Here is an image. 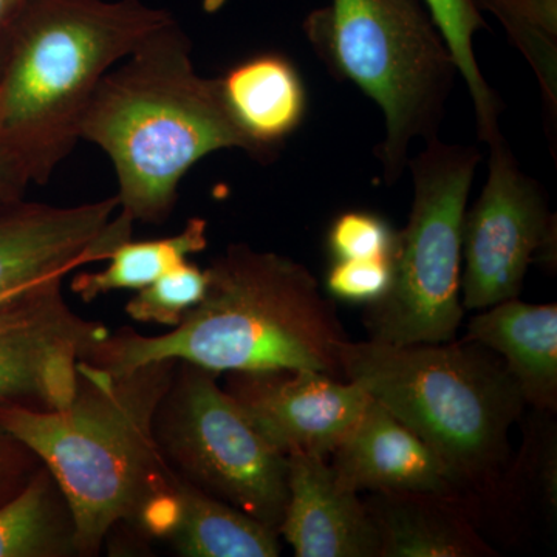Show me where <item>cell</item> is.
I'll return each mask as SVG.
<instances>
[{
  "instance_id": "18",
  "label": "cell",
  "mask_w": 557,
  "mask_h": 557,
  "mask_svg": "<svg viewBox=\"0 0 557 557\" xmlns=\"http://www.w3.org/2000/svg\"><path fill=\"white\" fill-rule=\"evenodd\" d=\"M178 516L168 541L186 557H277L278 533L178 474Z\"/></svg>"
},
{
  "instance_id": "11",
  "label": "cell",
  "mask_w": 557,
  "mask_h": 557,
  "mask_svg": "<svg viewBox=\"0 0 557 557\" xmlns=\"http://www.w3.org/2000/svg\"><path fill=\"white\" fill-rule=\"evenodd\" d=\"M119 209L116 196L78 207L0 197V293L108 260L134 226Z\"/></svg>"
},
{
  "instance_id": "6",
  "label": "cell",
  "mask_w": 557,
  "mask_h": 557,
  "mask_svg": "<svg viewBox=\"0 0 557 557\" xmlns=\"http://www.w3.org/2000/svg\"><path fill=\"white\" fill-rule=\"evenodd\" d=\"M302 28L329 72L383 112L379 157L384 182L394 185L413 139L438 137L458 73L423 0H330Z\"/></svg>"
},
{
  "instance_id": "27",
  "label": "cell",
  "mask_w": 557,
  "mask_h": 557,
  "mask_svg": "<svg viewBox=\"0 0 557 557\" xmlns=\"http://www.w3.org/2000/svg\"><path fill=\"white\" fill-rule=\"evenodd\" d=\"M35 0H0V61L25 11Z\"/></svg>"
},
{
  "instance_id": "22",
  "label": "cell",
  "mask_w": 557,
  "mask_h": 557,
  "mask_svg": "<svg viewBox=\"0 0 557 557\" xmlns=\"http://www.w3.org/2000/svg\"><path fill=\"white\" fill-rule=\"evenodd\" d=\"M446 46L456 61L458 75L467 83L474 104L479 138L486 145L504 137L498 126L500 102L480 72L474 53V36L486 24L474 0H423Z\"/></svg>"
},
{
  "instance_id": "9",
  "label": "cell",
  "mask_w": 557,
  "mask_h": 557,
  "mask_svg": "<svg viewBox=\"0 0 557 557\" xmlns=\"http://www.w3.org/2000/svg\"><path fill=\"white\" fill-rule=\"evenodd\" d=\"M487 146L486 183L465 214L461 234L465 310L518 298L531 263L556 265V219L544 189L520 170L504 137Z\"/></svg>"
},
{
  "instance_id": "17",
  "label": "cell",
  "mask_w": 557,
  "mask_h": 557,
  "mask_svg": "<svg viewBox=\"0 0 557 557\" xmlns=\"http://www.w3.org/2000/svg\"><path fill=\"white\" fill-rule=\"evenodd\" d=\"M380 557H490L496 549L460 505L428 494L370 493Z\"/></svg>"
},
{
  "instance_id": "10",
  "label": "cell",
  "mask_w": 557,
  "mask_h": 557,
  "mask_svg": "<svg viewBox=\"0 0 557 557\" xmlns=\"http://www.w3.org/2000/svg\"><path fill=\"white\" fill-rule=\"evenodd\" d=\"M64 276L47 278L0 310V403L36 398L44 409L70 405L78 362L109 332L73 313L62 298Z\"/></svg>"
},
{
  "instance_id": "21",
  "label": "cell",
  "mask_w": 557,
  "mask_h": 557,
  "mask_svg": "<svg viewBox=\"0 0 557 557\" xmlns=\"http://www.w3.org/2000/svg\"><path fill=\"white\" fill-rule=\"evenodd\" d=\"M528 426L518 458H511L505 475L498 519L509 525L515 519L528 525L545 523L552 528L557 518V437L552 413L539 412Z\"/></svg>"
},
{
  "instance_id": "25",
  "label": "cell",
  "mask_w": 557,
  "mask_h": 557,
  "mask_svg": "<svg viewBox=\"0 0 557 557\" xmlns=\"http://www.w3.org/2000/svg\"><path fill=\"white\" fill-rule=\"evenodd\" d=\"M398 231L369 211H348L333 220L327 234L332 262L336 260H395Z\"/></svg>"
},
{
  "instance_id": "4",
  "label": "cell",
  "mask_w": 557,
  "mask_h": 557,
  "mask_svg": "<svg viewBox=\"0 0 557 557\" xmlns=\"http://www.w3.org/2000/svg\"><path fill=\"white\" fill-rule=\"evenodd\" d=\"M174 20L143 0H35L0 61V164L11 177L49 182L102 78Z\"/></svg>"
},
{
  "instance_id": "12",
  "label": "cell",
  "mask_w": 557,
  "mask_h": 557,
  "mask_svg": "<svg viewBox=\"0 0 557 557\" xmlns=\"http://www.w3.org/2000/svg\"><path fill=\"white\" fill-rule=\"evenodd\" d=\"M226 392L252 428L284 456H332L368 408L370 395L317 370L231 372Z\"/></svg>"
},
{
  "instance_id": "28",
  "label": "cell",
  "mask_w": 557,
  "mask_h": 557,
  "mask_svg": "<svg viewBox=\"0 0 557 557\" xmlns=\"http://www.w3.org/2000/svg\"><path fill=\"white\" fill-rule=\"evenodd\" d=\"M24 190V186L11 177L10 172L0 164V197L22 196Z\"/></svg>"
},
{
  "instance_id": "26",
  "label": "cell",
  "mask_w": 557,
  "mask_h": 557,
  "mask_svg": "<svg viewBox=\"0 0 557 557\" xmlns=\"http://www.w3.org/2000/svg\"><path fill=\"white\" fill-rule=\"evenodd\" d=\"M395 260H336L325 276L332 298L372 306L387 295L394 282Z\"/></svg>"
},
{
  "instance_id": "14",
  "label": "cell",
  "mask_w": 557,
  "mask_h": 557,
  "mask_svg": "<svg viewBox=\"0 0 557 557\" xmlns=\"http://www.w3.org/2000/svg\"><path fill=\"white\" fill-rule=\"evenodd\" d=\"M288 500L278 536L298 557H380V537L359 493L336 482L327 458L289 454Z\"/></svg>"
},
{
  "instance_id": "23",
  "label": "cell",
  "mask_w": 557,
  "mask_h": 557,
  "mask_svg": "<svg viewBox=\"0 0 557 557\" xmlns=\"http://www.w3.org/2000/svg\"><path fill=\"white\" fill-rule=\"evenodd\" d=\"M493 11L536 70L545 97L556 106L557 0H474Z\"/></svg>"
},
{
  "instance_id": "8",
  "label": "cell",
  "mask_w": 557,
  "mask_h": 557,
  "mask_svg": "<svg viewBox=\"0 0 557 557\" xmlns=\"http://www.w3.org/2000/svg\"><path fill=\"white\" fill-rule=\"evenodd\" d=\"M220 373L177 361L156 434L177 474L276 530L288 500V458L252 428Z\"/></svg>"
},
{
  "instance_id": "2",
  "label": "cell",
  "mask_w": 557,
  "mask_h": 557,
  "mask_svg": "<svg viewBox=\"0 0 557 557\" xmlns=\"http://www.w3.org/2000/svg\"><path fill=\"white\" fill-rule=\"evenodd\" d=\"M207 274L205 298L170 332L121 330L81 361L115 375L174 359L218 373L304 369L343 379L336 347L347 335L306 265L234 244Z\"/></svg>"
},
{
  "instance_id": "20",
  "label": "cell",
  "mask_w": 557,
  "mask_h": 557,
  "mask_svg": "<svg viewBox=\"0 0 557 557\" xmlns=\"http://www.w3.org/2000/svg\"><path fill=\"white\" fill-rule=\"evenodd\" d=\"M207 247V220L194 218L174 236L123 242L109 256L104 270L78 274L73 277L70 288L84 302L120 289L138 292Z\"/></svg>"
},
{
  "instance_id": "29",
  "label": "cell",
  "mask_w": 557,
  "mask_h": 557,
  "mask_svg": "<svg viewBox=\"0 0 557 557\" xmlns=\"http://www.w3.org/2000/svg\"><path fill=\"white\" fill-rule=\"evenodd\" d=\"M44 282V281H42ZM39 284V282H38ZM36 284L28 285V287H22L16 289H10V292L0 293V310L5 309L7 306H10L14 300L20 299L24 293H27L28 289L35 287Z\"/></svg>"
},
{
  "instance_id": "7",
  "label": "cell",
  "mask_w": 557,
  "mask_h": 557,
  "mask_svg": "<svg viewBox=\"0 0 557 557\" xmlns=\"http://www.w3.org/2000/svg\"><path fill=\"white\" fill-rule=\"evenodd\" d=\"M480 160L472 146L448 145L438 137L409 160L412 209L408 225L398 231L392 287L366 307L370 339L394 346L456 339L465 314L461 234Z\"/></svg>"
},
{
  "instance_id": "24",
  "label": "cell",
  "mask_w": 557,
  "mask_h": 557,
  "mask_svg": "<svg viewBox=\"0 0 557 557\" xmlns=\"http://www.w3.org/2000/svg\"><path fill=\"white\" fill-rule=\"evenodd\" d=\"M207 287V269L186 260L148 287L138 289L126 304V313L134 321L174 329L183 314L205 298Z\"/></svg>"
},
{
  "instance_id": "13",
  "label": "cell",
  "mask_w": 557,
  "mask_h": 557,
  "mask_svg": "<svg viewBox=\"0 0 557 557\" xmlns=\"http://www.w3.org/2000/svg\"><path fill=\"white\" fill-rule=\"evenodd\" d=\"M330 467L336 482L355 493L428 494L460 505L474 520L467 494L448 465L376 399H370L333 450Z\"/></svg>"
},
{
  "instance_id": "15",
  "label": "cell",
  "mask_w": 557,
  "mask_h": 557,
  "mask_svg": "<svg viewBox=\"0 0 557 557\" xmlns=\"http://www.w3.org/2000/svg\"><path fill=\"white\" fill-rule=\"evenodd\" d=\"M467 339L504 359L525 405L539 412L557 410V306L518 298L490 307L469 321Z\"/></svg>"
},
{
  "instance_id": "16",
  "label": "cell",
  "mask_w": 557,
  "mask_h": 557,
  "mask_svg": "<svg viewBox=\"0 0 557 557\" xmlns=\"http://www.w3.org/2000/svg\"><path fill=\"white\" fill-rule=\"evenodd\" d=\"M218 79L231 119L255 146L259 160L277 152L306 119V86L284 54H255Z\"/></svg>"
},
{
  "instance_id": "1",
  "label": "cell",
  "mask_w": 557,
  "mask_h": 557,
  "mask_svg": "<svg viewBox=\"0 0 557 557\" xmlns=\"http://www.w3.org/2000/svg\"><path fill=\"white\" fill-rule=\"evenodd\" d=\"M177 361L110 373L78 362L62 409L0 406V429L36 454L67 502L78 555H97L120 523L168 539L178 516V474L156 434L157 410Z\"/></svg>"
},
{
  "instance_id": "5",
  "label": "cell",
  "mask_w": 557,
  "mask_h": 557,
  "mask_svg": "<svg viewBox=\"0 0 557 557\" xmlns=\"http://www.w3.org/2000/svg\"><path fill=\"white\" fill-rule=\"evenodd\" d=\"M341 376L358 384L434 450L463 487L475 525L498 519L509 431L525 399L504 359L475 341L394 346L341 341Z\"/></svg>"
},
{
  "instance_id": "3",
  "label": "cell",
  "mask_w": 557,
  "mask_h": 557,
  "mask_svg": "<svg viewBox=\"0 0 557 557\" xmlns=\"http://www.w3.org/2000/svg\"><path fill=\"white\" fill-rule=\"evenodd\" d=\"M81 139L108 153L119 178L120 212L161 223L177 203L178 186L209 153L255 146L231 119L218 78L194 67L190 40L177 20L152 33L102 78Z\"/></svg>"
},
{
  "instance_id": "19",
  "label": "cell",
  "mask_w": 557,
  "mask_h": 557,
  "mask_svg": "<svg viewBox=\"0 0 557 557\" xmlns=\"http://www.w3.org/2000/svg\"><path fill=\"white\" fill-rule=\"evenodd\" d=\"M76 553L75 525L53 475L44 468L0 507V557H57Z\"/></svg>"
}]
</instances>
